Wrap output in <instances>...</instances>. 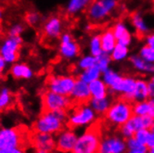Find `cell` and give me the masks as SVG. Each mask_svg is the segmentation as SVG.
I'll list each match as a JSON object with an SVG mask.
<instances>
[{"mask_svg":"<svg viewBox=\"0 0 154 153\" xmlns=\"http://www.w3.org/2000/svg\"><path fill=\"white\" fill-rule=\"evenodd\" d=\"M68 112L43 111L32 126V132L57 135L67 126Z\"/></svg>","mask_w":154,"mask_h":153,"instance_id":"obj_1","label":"cell"},{"mask_svg":"<svg viewBox=\"0 0 154 153\" xmlns=\"http://www.w3.org/2000/svg\"><path fill=\"white\" fill-rule=\"evenodd\" d=\"M102 136V123L97 120L78 136L72 153H97Z\"/></svg>","mask_w":154,"mask_h":153,"instance_id":"obj_2","label":"cell"},{"mask_svg":"<svg viewBox=\"0 0 154 153\" xmlns=\"http://www.w3.org/2000/svg\"><path fill=\"white\" fill-rule=\"evenodd\" d=\"M133 115V103L122 97H117L112 100L103 118L109 126L118 129Z\"/></svg>","mask_w":154,"mask_h":153,"instance_id":"obj_3","label":"cell"},{"mask_svg":"<svg viewBox=\"0 0 154 153\" xmlns=\"http://www.w3.org/2000/svg\"><path fill=\"white\" fill-rule=\"evenodd\" d=\"M31 131L24 126L0 129V150L12 148H26L30 145Z\"/></svg>","mask_w":154,"mask_h":153,"instance_id":"obj_4","label":"cell"},{"mask_svg":"<svg viewBox=\"0 0 154 153\" xmlns=\"http://www.w3.org/2000/svg\"><path fill=\"white\" fill-rule=\"evenodd\" d=\"M97 115L88 103L73 105L68 112L67 126L72 129L88 127L97 121Z\"/></svg>","mask_w":154,"mask_h":153,"instance_id":"obj_5","label":"cell"},{"mask_svg":"<svg viewBox=\"0 0 154 153\" xmlns=\"http://www.w3.org/2000/svg\"><path fill=\"white\" fill-rule=\"evenodd\" d=\"M118 7L119 0H94L85 13L92 24L100 23L111 17Z\"/></svg>","mask_w":154,"mask_h":153,"instance_id":"obj_6","label":"cell"},{"mask_svg":"<svg viewBox=\"0 0 154 153\" xmlns=\"http://www.w3.org/2000/svg\"><path fill=\"white\" fill-rule=\"evenodd\" d=\"M41 103L43 111L69 112L74 105L69 96H63L46 89L41 94Z\"/></svg>","mask_w":154,"mask_h":153,"instance_id":"obj_7","label":"cell"},{"mask_svg":"<svg viewBox=\"0 0 154 153\" xmlns=\"http://www.w3.org/2000/svg\"><path fill=\"white\" fill-rule=\"evenodd\" d=\"M76 79V76L71 74H51L46 80V89L70 96Z\"/></svg>","mask_w":154,"mask_h":153,"instance_id":"obj_8","label":"cell"},{"mask_svg":"<svg viewBox=\"0 0 154 153\" xmlns=\"http://www.w3.org/2000/svg\"><path fill=\"white\" fill-rule=\"evenodd\" d=\"M59 55L67 61H72L81 56V46L69 32H63L59 39Z\"/></svg>","mask_w":154,"mask_h":153,"instance_id":"obj_9","label":"cell"},{"mask_svg":"<svg viewBox=\"0 0 154 153\" xmlns=\"http://www.w3.org/2000/svg\"><path fill=\"white\" fill-rule=\"evenodd\" d=\"M21 46H23L21 36H8L0 44V55L8 64H13L17 62L20 58Z\"/></svg>","mask_w":154,"mask_h":153,"instance_id":"obj_10","label":"cell"},{"mask_svg":"<svg viewBox=\"0 0 154 153\" xmlns=\"http://www.w3.org/2000/svg\"><path fill=\"white\" fill-rule=\"evenodd\" d=\"M64 32V21L60 15L49 16L42 25V36L47 42H54L60 39Z\"/></svg>","mask_w":154,"mask_h":153,"instance_id":"obj_11","label":"cell"},{"mask_svg":"<svg viewBox=\"0 0 154 153\" xmlns=\"http://www.w3.org/2000/svg\"><path fill=\"white\" fill-rule=\"evenodd\" d=\"M126 150V140L119 134H111L102 136L97 153H125Z\"/></svg>","mask_w":154,"mask_h":153,"instance_id":"obj_12","label":"cell"},{"mask_svg":"<svg viewBox=\"0 0 154 153\" xmlns=\"http://www.w3.org/2000/svg\"><path fill=\"white\" fill-rule=\"evenodd\" d=\"M78 136L75 133L74 129L66 126L60 133L56 135V151L60 153L72 152V149L76 144Z\"/></svg>","mask_w":154,"mask_h":153,"instance_id":"obj_13","label":"cell"},{"mask_svg":"<svg viewBox=\"0 0 154 153\" xmlns=\"http://www.w3.org/2000/svg\"><path fill=\"white\" fill-rule=\"evenodd\" d=\"M30 145L34 147L36 150H45L53 152L56 150V140L53 135L32 132L30 135Z\"/></svg>","mask_w":154,"mask_h":153,"instance_id":"obj_14","label":"cell"},{"mask_svg":"<svg viewBox=\"0 0 154 153\" xmlns=\"http://www.w3.org/2000/svg\"><path fill=\"white\" fill-rule=\"evenodd\" d=\"M70 97L74 105L88 103L91 99V94L88 84L77 78L75 84L72 90V93L70 95Z\"/></svg>","mask_w":154,"mask_h":153,"instance_id":"obj_15","label":"cell"},{"mask_svg":"<svg viewBox=\"0 0 154 153\" xmlns=\"http://www.w3.org/2000/svg\"><path fill=\"white\" fill-rule=\"evenodd\" d=\"M123 78H124V74L120 73L119 72L112 68H109L107 71L102 72L101 79L107 84L109 91V95L112 97L117 96L119 86L121 84V82H122Z\"/></svg>","mask_w":154,"mask_h":153,"instance_id":"obj_16","label":"cell"},{"mask_svg":"<svg viewBox=\"0 0 154 153\" xmlns=\"http://www.w3.org/2000/svg\"><path fill=\"white\" fill-rule=\"evenodd\" d=\"M9 75L15 80H30L34 77L35 72L29 64L25 62H15L9 68Z\"/></svg>","mask_w":154,"mask_h":153,"instance_id":"obj_17","label":"cell"},{"mask_svg":"<svg viewBox=\"0 0 154 153\" xmlns=\"http://www.w3.org/2000/svg\"><path fill=\"white\" fill-rule=\"evenodd\" d=\"M136 82L137 77H135L134 75L124 74V78L121 82L118 89L117 97H122L124 99L132 102V96H133V93L136 87Z\"/></svg>","mask_w":154,"mask_h":153,"instance_id":"obj_18","label":"cell"},{"mask_svg":"<svg viewBox=\"0 0 154 153\" xmlns=\"http://www.w3.org/2000/svg\"><path fill=\"white\" fill-rule=\"evenodd\" d=\"M130 23L134 28L136 35L139 38H144L150 32V28L141 12L134 11L130 15Z\"/></svg>","mask_w":154,"mask_h":153,"instance_id":"obj_19","label":"cell"},{"mask_svg":"<svg viewBox=\"0 0 154 153\" xmlns=\"http://www.w3.org/2000/svg\"><path fill=\"white\" fill-rule=\"evenodd\" d=\"M128 62L130 63L131 67L133 68L137 72L142 74L151 75L154 73V63H150L143 60L138 54H132L128 57Z\"/></svg>","mask_w":154,"mask_h":153,"instance_id":"obj_20","label":"cell"},{"mask_svg":"<svg viewBox=\"0 0 154 153\" xmlns=\"http://www.w3.org/2000/svg\"><path fill=\"white\" fill-rule=\"evenodd\" d=\"M94 0H68L65 7V13L70 17H74L85 12Z\"/></svg>","mask_w":154,"mask_h":153,"instance_id":"obj_21","label":"cell"},{"mask_svg":"<svg viewBox=\"0 0 154 153\" xmlns=\"http://www.w3.org/2000/svg\"><path fill=\"white\" fill-rule=\"evenodd\" d=\"M113 100V98L112 96H108L106 97L102 98H93L91 97V99L89 100L88 104L90 107L94 110L96 114L98 117H103L106 112H108L109 106L112 105V102Z\"/></svg>","mask_w":154,"mask_h":153,"instance_id":"obj_22","label":"cell"},{"mask_svg":"<svg viewBox=\"0 0 154 153\" xmlns=\"http://www.w3.org/2000/svg\"><path fill=\"white\" fill-rule=\"evenodd\" d=\"M100 35L102 51L108 54H111L117 45V40L114 36L112 26L100 32Z\"/></svg>","mask_w":154,"mask_h":153,"instance_id":"obj_23","label":"cell"},{"mask_svg":"<svg viewBox=\"0 0 154 153\" xmlns=\"http://www.w3.org/2000/svg\"><path fill=\"white\" fill-rule=\"evenodd\" d=\"M148 81L145 78L137 77L136 87L132 96V103L137 101H144L149 99L148 93Z\"/></svg>","mask_w":154,"mask_h":153,"instance_id":"obj_24","label":"cell"},{"mask_svg":"<svg viewBox=\"0 0 154 153\" xmlns=\"http://www.w3.org/2000/svg\"><path fill=\"white\" fill-rule=\"evenodd\" d=\"M88 85H89L91 97L93 98H102L108 96H111L107 84L103 82L101 78L89 83Z\"/></svg>","mask_w":154,"mask_h":153,"instance_id":"obj_25","label":"cell"},{"mask_svg":"<svg viewBox=\"0 0 154 153\" xmlns=\"http://www.w3.org/2000/svg\"><path fill=\"white\" fill-rule=\"evenodd\" d=\"M101 74H102V72H101L100 69L98 68V66L96 64L95 66H93L91 68L79 72L78 74L76 75V77L85 83L89 84L95 80L101 78Z\"/></svg>","mask_w":154,"mask_h":153,"instance_id":"obj_26","label":"cell"},{"mask_svg":"<svg viewBox=\"0 0 154 153\" xmlns=\"http://www.w3.org/2000/svg\"><path fill=\"white\" fill-rule=\"evenodd\" d=\"M14 96L8 87H2L0 89V112L8 111L13 105Z\"/></svg>","mask_w":154,"mask_h":153,"instance_id":"obj_27","label":"cell"},{"mask_svg":"<svg viewBox=\"0 0 154 153\" xmlns=\"http://www.w3.org/2000/svg\"><path fill=\"white\" fill-rule=\"evenodd\" d=\"M109 55H111V59L112 62H116V63L123 62L126 60L130 56L129 47H125L123 45H120V44H117L116 47Z\"/></svg>","mask_w":154,"mask_h":153,"instance_id":"obj_28","label":"cell"},{"mask_svg":"<svg viewBox=\"0 0 154 153\" xmlns=\"http://www.w3.org/2000/svg\"><path fill=\"white\" fill-rule=\"evenodd\" d=\"M96 64H97V58L88 53L78 58L76 62V69L79 72H81L95 66Z\"/></svg>","mask_w":154,"mask_h":153,"instance_id":"obj_29","label":"cell"},{"mask_svg":"<svg viewBox=\"0 0 154 153\" xmlns=\"http://www.w3.org/2000/svg\"><path fill=\"white\" fill-rule=\"evenodd\" d=\"M88 50H89V54H91L94 57L100 56L103 52L102 47H101V41H100V34H94L91 35L88 41Z\"/></svg>","mask_w":154,"mask_h":153,"instance_id":"obj_30","label":"cell"},{"mask_svg":"<svg viewBox=\"0 0 154 153\" xmlns=\"http://www.w3.org/2000/svg\"><path fill=\"white\" fill-rule=\"evenodd\" d=\"M127 150L125 153H146L148 151V147L143 145L133 136L131 138L126 139Z\"/></svg>","mask_w":154,"mask_h":153,"instance_id":"obj_31","label":"cell"},{"mask_svg":"<svg viewBox=\"0 0 154 153\" xmlns=\"http://www.w3.org/2000/svg\"><path fill=\"white\" fill-rule=\"evenodd\" d=\"M133 114L137 116L149 115V104L148 100L133 102Z\"/></svg>","mask_w":154,"mask_h":153,"instance_id":"obj_32","label":"cell"},{"mask_svg":"<svg viewBox=\"0 0 154 153\" xmlns=\"http://www.w3.org/2000/svg\"><path fill=\"white\" fill-rule=\"evenodd\" d=\"M96 58H97V65L98 66V68L100 69L101 72L111 68V64L112 63V61L111 55H109V54L102 52L100 56H97Z\"/></svg>","mask_w":154,"mask_h":153,"instance_id":"obj_33","label":"cell"},{"mask_svg":"<svg viewBox=\"0 0 154 153\" xmlns=\"http://www.w3.org/2000/svg\"><path fill=\"white\" fill-rule=\"evenodd\" d=\"M112 32H113L116 40L118 38H120L121 36H123L124 35H125L126 32H130L126 23H125V21H124V20H118V21H116V23L112 26Z\"/></svg>","mask_w":154,"mask_h":153,"instance_id":"obj_34","label":"cell"},{"mask_svg":"<svg viewBox=\"0 0 154 153\" xmlns=\"http://www.w3.org/2000/svg\"><path fill=\"white\" fill-rule=\"evenodd\" d=\"M26 23L32 27H36L38 26L41 21H42V16L39 12L35 11V10H31V11H28L24 17Z\"/></svg>","mask_w":154,"mask_h":153,"instance_id":"obj_35","label":"cell"},{"mask_svg":"<svg viewBox=\"0 0 154 153\" xmlns=\"http://www.w3.org/2000/svg\"><path fill=\"white\" fill-rule=\"evenodd\" d=\"M137 54L146 61L154 63V48L150 47L149 46L146 45V44L140 47Z\"/></svg>","mask_w":154,"mask_h":153,"instance_id":"obj_36","label":"cell"},{"mask_svg":"<svg viewBox=\"0 0 154 153\" xmlns=\"http://www.w3.org/2000/svg\"><path fill=\"white\" fill-rule=\"evenodd\" d=\"M149 134H150V129L143 128V129H139L137 131L134 135V137L139 142V143L147 146V142H148Z\"/></svg>","mask_w":154,"mask_h":153,"instance_id":"obj_37","label":"cell"},{"mask_svg":"<svg viewBox=\"0 0 154 153\" xmlns=\"http://www.w3.org/2000/svg\"><path fill=\"white\" fill-rule=\"evenodd\" d=\"M24 30H25V27L23 23H14L8 29V36H15V37L21 36Z\"/></svg>","mask_w":154,"mask_h":153,"instance_id":"obj_38","label":"cell"},{"mask_svg":"<svg viewBox=\"0 0 154 153\" xmlns=\"http://www.w3.org/2000/svg\"><path fill=\"white\" fill-rule=\"evenodd\" d=\"M133 35H132L131 32H126L125 35H124L123 36H121L120 38L117 39V44H120V45H123L125 47H130L132 42H133Z\"/></svg>","mask_w":154,"mask_h":153,"instance_id":"obj_39","label":"cell"},{"mask_svg":"<svg viewBox=\"0 0 154 153\" xmlns=\"http://www.w3.org/2000/svg\"><path fill=\"white\" fill-rule=\"evenodd\" d=\"M8 71V63L7 61L0 55V79L4 78Z\"/></svg>","mask_w":154,"mask_h":153,"instance_id":"obj_40","label":"cell"},{"mask_svg":"<svg viewBox=\"0 0 154 153\" xmlns=\"http://www.w3.org/2000/svg\"><path fill=\"white\" fill-rule=\"evenodd\" d=\"M144 41H145L146 45L154 48V31H152V32L150 31L149 32V34L144 37Z\"/></svg>","mask_w":154,"mask_h":153,"instance_id":"obj_41","label":"cell"},{"mask_svg":"<svg viewBox=\"0 0 154 153\" xmlns=\"http://www.w3.org/2000/svg\"><path fill=\"white\" fill-rule=\"evenodd\" d=\"M1 153H26L24 148H12L5 150H1Z\"/></svg>","mask_w":154,"mask_h":153,"instance_id":"obj_42","label":"cell"},{"mask_svg":"<svg viewBox=\"0 0 154 153\" xmlns=\"http://www.w3.org/2000/svg\"><path fill=\"white\" fill-rule=\"evenodd\" d=\"M147 147L148 148H154V130L150 129V134L147 142Z\"/></svg>","mask_w":154,"mask_h":153,"instance_id":"obj_43","label":"cell"},{"mask_svg":"<svg viewBox=\"0 0 154 153\" xmlns=\"http://www.w3.org/2000/svg\"><path fill=\"white\" fill-rule=\"evenodd\" d=\"M148 93H149V97L154 96V83L151 82L150 80L148 81Z\"/></svg>","mask_w":154,"mask_h":153,"instance_id":"obj_44","label":"cell"},{"mask_svg":"<svg viewBox=\"0 0 154 153\" xmlns=\"http://www.w3.org/2000/svg\"><path fill=\"white\" fill-rule=\"evenodd\" d=\"M149 115L154 118V96L149 97Z\"/></svg>","mask_w":154,"mask_h":153,"instance_id":"obj_45","label":"cell"},{"mask_svg":"<svg viewBox=\"0 0 154 153\" xmlns=\"http://www.w3.org/2000/svg\"><path fill=\"white\" fill-rule=\"evenodd\" d=\"M3 18H4V11H3V8H2V7L0 6V24L2 23Z\"/></svg>","mask_w":154,"mask_h":153,"instance_id":"obj_46","label":"cell"},{"mask_svg":"<svg viewBox=\"0 0 154 153\" xmlns=\"http://www.w3.org/2000/svg\"><path fill=\"white\" fill-rule=\"evenodd\" d=\"M35 153H52V152H49V151H45V150H36Z\"/></svg>","mask_w":154,"mask_h":153,"instance_id":"obj_47","label":"cell"},{"mask_svg":"<svg viewBox=\"0 0 154 153\" xmlns=\"http://www.w3.org/2000/svg\"><path fill=\"white\" fill-rule=\"evenodd\" d=\"M146 153H154V148H149Z\"/></svg>","mask_w":154,"mask_h":153,"instance_id":"obj_48","label":"cell"},{"mask_svg":"<svg viewBox=\"0 0 154 153\" xmlns=\"http://www.w3.org/2000/svg\"><path fill=\"white\" fill-rule=\"evenodd\" d=\"M149 80H150L151 82H153V83H154V73L150 75V78H149Z\"/></svg>","mask_w":154,"mask_h":153,"instance_id":"obj_49","label":"cell"},{"mask_svg":"<svg viewBox=\"0 0 154 153\" xmlns=\"http://www.w3.org/2000/svg\"><path fill=\"white\" fill-rule=\"evenodd\" d=\"M151 130H154V119H153V124H152V127H151Z\"/></svg>","mask_w":154,"mask_h":153,"instance_id":"obj_50","label":"cell"},{"mask_svg":"<svg viewBox=\"0 0 154 153\" xmlns=\"http://www.w3.org/2000/svg\"><path fill=\"white\" fill-rule=\"evenodd\" d=\"M69 153H72V152H69Z\"/></svg>","mask_w":154,"mask_h":153,"instance_id":"obj_51","label":"cell"},{"mask_svg":"<svg viewBox=\"0 0 154 153\" xmlns=\"http://www.w3.org/2000/svg\"><path fill=\"white\" fill-rule=\"evenodd\" d=\"M0 153H1V150H0Z\"/></svg>","mask_w":154,"mask_h":153,"instance_id":"obj_52","label":"cell"}]
</instances>
